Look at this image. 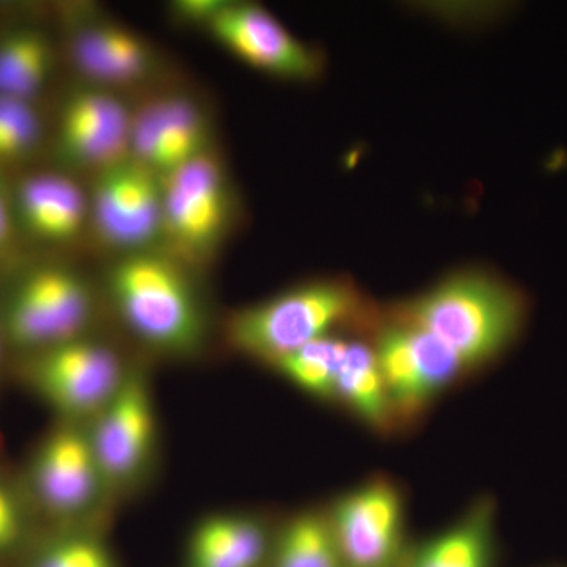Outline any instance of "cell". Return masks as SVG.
<instances>
[{"instance_id": "1", "label": "cell", "mask_w": 567, "mask_h": 567, "mask_svg": "<svg viewBox=\"0 0 567 567\" xmlns=\"http://www.w3.org/2000/svg\"><path fill=\"white\" fill-rule=\"evenodd\" d=\"M527 317L524 292L481 270L446 276L391 312V319L435 336L466 371L502 357L517 341Z\"/></svg>"}, {"instance_id": "2", "label": "cell", "mask_w": 567, "mask_h": 567, "mask_svg": "<svg viewBox=\"0 0 567 567\" xmlns=\"http://www.w3.org/2000/svg\"><path fill=\"white\" fill-rule=\"evenodd\" d=\"M107 289L123 322L145 344L171 354H189L203 344V306L186 265L169 252L122 256L107 275Z\"/></svg>"}, {"instance_id": "3", "label": "cell", "mask_w": 567, "mask_h": 567, "mask_svg": "<svg viewBox=\"0 0 567 567\" xmlns=\"http://www.w3.org/2000/svg\"><path fill=\"white\" fill-rule=\"evenodd\" d=\"M363 293L342 278L315 279L260 303L240 309L227 322V339L238 352L276 363L286 354L363 322Z\"/></svg>"}, {"instance_id": "4", "label": "cell", "mask_w": 567, "mask_h": 567, "mask_svg": "<svg viewBox=\"0 0 567 567\" xmlns=\"http://www.w3.org/2000/svg\"><path fill=\"white\" fill-rule=\"evenodd\" d=\"M164 245L183 265L207 264L221 248L235 219V196L215 152L196 156L162 177Z\"/></svg>"}, {"instance_id": "5", "label": "cell", "mask_w": 567, "mask_h": 567, "mask_svg": "<svg viewBox=\"0 0 567 567\" xmlns=\"http://www.w3.org/2000/svg\"><path fill=\"white\" fill-rule=\"evenodd\" d=\"M89 210L100 240L122 256L164 245L162 177L132 156L95 174Z\"/></svg>"}, {"instance_id": "6", "label": "cell", "mask_w": 567, "mask_h": 567, "mask_svg": "<svg viewBox=\"0 0 567 567\" xmlns=\"http://www.w3.org/2000/svg\"><path fill=\"white\" fill-rule=\"evenodd\" d=\"M92 312L85 279L69 268L47 267L29 275L11 295L6 324L17 344L50 349L81 338Z\"/></svg>"}, {"instance_id": "7", "label": "cell", "mask_w": 567, "mask_h": 567, "mask_svg": "<svg viewBox=\"0 0 567 567\" xmlns=\"http://www.w3.org/2000/svg\"><path fill=\"white\" fill-rule=\"evenodd\" d=\"M205 29L230 54L268 76L290 82L322 76L320 51L287 31L265 7L227 2Z\"/></svg>"}, {"instance_id": "8", "label": "cell", "mask_w": 567, "mask_h": 567, "mask_svg": "<svg viewBox=\"0 0 567 567\" xmlns=\"http://www.w3.org/2000/svg\"><path fill=\"white\" fill-rule=\"evenodd\" d=\"M125 377L110 347L81 338L50 347L35 368L37 385L43 394L73 416L99 415Z\"/></svg>"}, {"instance_id": "9", "label": "cell", "mask_w": 567, "mask_h": 567, "mask_svg": "<svg viewBox=\"0 0 567 567\" xmlns=\"http://www.w3.org/2000/svg\"><path fill=\"white\" fill-rule=\"evenodd\" d=\"M404 498L386 480H372L338 499L331 527L349 567H386L404 533Z\"/></svg>"}, {"instance_id": "10", "label": "cell", "mask_w": 567, "mask_h": 567, "mask_svg": "<svg viewBox=\"0 0 567 567\" xmlns=\"http://www.w3.org/2000/svg\"><path fill=\"white\" fill-rule=\"evenodd\" d=\"M133 112L106 89L71 93L59 122L58 147L63 162L99 174L130 158Z\"/></svg>"}, {"instance_id": "11", "label": "cell", "mask_w": 567, "mask_h": 567, "mask_svg": "<svg viewBox=\"0 0 567 567\" xmlns=\"http://www.w3.org/2000/svg\"><path fill=\"white\" fill-rule=\"evenodd\" d=\"M91 442L104 483H125L147 465L155 445L156 423L144 377L126 374L121 390L99 413Z\"/></svg>"}, {"instance_id": "12", "label": "cell", "mask_w": 567, "mask_h": 567, "mask_svg": "<svg viewBox=\"0 0 567 567\" xmlns=\"http://www.w3.org/2000/svg\"><path fill=\"white\" fill-rule=\"evenodd\" d=\"M210 148V123L188 95L156 96L133 114L130 156L158 177Z\"/></svg>"}, {"instance_id": "13", "label": "cell", "mask_w": 567, "mask_h": 567, "mask_svg": "<svg viewBox=\"0 0 567 567\" xmlns=\"http://www.w3.org/2000/svg\"><path fill=\"white\" fill-rule=\"evenodd\" d=\"M69 48L82 76L106 91L147 80L156 65L147 41L111 21L82 22L71 32Z\"/></svg>"}, {"instance_id": "14", "label": "cell", "mask_w": 567, "mask_h": 567, "mask_svg": "<svg viewBox=\"0 0 567 567\" xmlns=\"http://www.w3.org/2000/svg\"><path fill=\"white\" fill-rule=\"evenodd\" d=\"M35 483L41 498L58 513L91 507L104 483L91 435L66 429L51 436L37 461Z\"/></svg>"}, {"instance_id": "15", "label": "cell", "mask_w": 567, "mask_h": 567, "mask_svg": "<svg viewBox=\"0 0 567 567\" xmlns=\"http://www.w3.org/2000/svg\"><path fill=\"white\" fill-rule=\"evenodd\" d=\"M17 212L33 237L50 244H69L87 226L89 196L62 174H37L21 182Z\"/></svg>"}, {"instance_id": "16", "label": "cell", "mask_w": 567, "mask_h": 567, "mask_svg": "<svg viewBox=\"0 0 567 567\" xmlns=\"http://www.w3.org/2000/svg\"><path fill=\"white\" fill-rule=\"evenodd\" d=\"M267 535L245 516H215L196 528L189 544L192 567H259Z\"/></svg>"}, {"instance_id": "17", "label": "cell", "mask_w": 567, "mask_h": 567, "mask_svg": "<svg viewBox=\"0 0 567 567\" xmlns=\"http://www.w3.org/2000/svg\"><path fill=\"white\" fill-rule=\"evenodd\" d=\"M336 399H341L354 415L375 431H388L393 425L395 413L374 347L349 342L336 383Z\"/></svg>"}, {"instance_id": "18", "label": "cell", "mask_w": 567, "mask_h": 567, "mask_svg": "<svg viewBox=\"0 0 567 567\" xmlns=\"http://www.w3.org/2000/svg\"><path fill=\"white\" fill-rule=\"evenodd\" d=\"M372 347L395 416H415L429 401L409 328L391 319L377 330Z\"/></svg>"}, {"instance_id": "19", "label": "cell", "mask_w": 567, "mask_h": 567, "mask_svg": "<svg viewBox=\"0 0 567 567\" xmlns=\"http://www.w3.org/2000/svg\"><path fill=\"white\" fill-rule=\"evenodd\" d=\"M494 509L483 502L458 524L425 543L412 567H491Z\"/></svg>"}, {"instance_id": "20", "label": "cell", "mask_w": 567, "mask_h": 567, "mask_svg": "<svg viewBox=\"0 0 567 567\" xmlns=\"http://www.w3.org/2000/svg\"><path fill=\"white\" fill-rule=\"evenodd\" d=\"M51 69L50 41L35 29H20L0 40V95L32 103Z\"/></svg>"}, {"instance_id": "21", "label": "cell", "mask_w": 567, "mask_h": 567, "mask_svg": "<svg viewBox=\"0 0 567 567\" xmlns=\"http://www.w3.org/2000/svg\"><path fill=\"white\" fill-rule=\"evenodd\" d=\"M341 548L330 518L309 513L295 517L276 544L274 567H342Z\"/></svg>"}, {"instance_id": "22", "label": "cell", "mask_w": 567, "mask_h": 567, "mask_svg": "<svg viewBox=\"0 0 567 567\" xmlns=\"http://www.w3.org/2000/svg\"><path fill=\"white\" fill-rule=\"evenodd\" d=\"M349 341L324 336L276 361L275 368L295 386L315 398L336 399V383Z\"/></svg>"}, {"instance_id": "23", "label": "cell", "mask_w": 567, "mask_h": 567, "mask_svg": "<svg viewBox=\"0 0 567 567\" xmlns=\"http://www.w3.org/2000/svg\"><path fill=\"white\" fill-rule=\"evenodd\" d=\"M394 320V319H393ZM398 322V320H395ZM402 323V322H399ZM405 324L412 338L413 350H415L417 368H420L421 380H423L424 393L427 401L436 398L447 386L464 374L466 368L453 350L447 349L435 336L425 333L420 328Z\"/></svg>"}, {"instance_id": "24", "label": "cell", "mask_w": 567, "mask_h": 567, "mask_svg": "<svg viewBox=\"0 0 567 567\" xmlns=\"http://www.w3.org/2000/svg\"><path fill=\"white\" fill-rule=\"evenodd\" d=\"M40 137L41 121L32 103L0 95V162L31 155Z\"/></svg>"}, {"instance_id": "25", "label": "cell", "mask_w": 567, "mask_h": 567, "mask_svg": "<svg viewBox=\"0 0 567 567\" xmlns=\"http://www.w3.org/2000/svg\"><path fill=\"white\" fill-rule=\"evenodd\" d=\"M37 567H114V563L102 544L73 537L50 548Z\"/></svg>"}, {"instance_id": "26", "label": "cell", "mask_w": 567, "mask_h": 567, "mask_svg": "<svg viewBox=\"0 0 567 567\" xmlns=\"http://www.w3.org/2000/svg\"><path fill=\"white\" fill-rule=\"evenodd\" d=\"M226 3L221 0H177L171 7V11L177 21L207 28L208 22L223 10Z\"/></svg>"}, {"instance_id": "27", "label": "cell", "mask_w": 567, "mask_h": 567, "mask_svg": "<svg viewBox=\"0 0 567 567\" xmlns=\"http://www.w3.org/2000/svg\"><path fill=\"white\" fill-rule=\"evenodd\" d=\"M20 520L10 496L0 488V548L10 546L18 536Z\"/></svg>"}, {"instance_id": "28", "label": "cell", "mask_w": 567, "mask_h": 567, "mask_svg": "<svg viewBox=\"0 0 567 567\" xmlns=\"http://www.w3.org/2000/svg\"><path fill=\"white\" fill-rule=\"evenodd\" d=\"M11 237H13V221H11L6 193H3L2 185H0V254L9 248Z\"/></svg>"}]
</instances>
